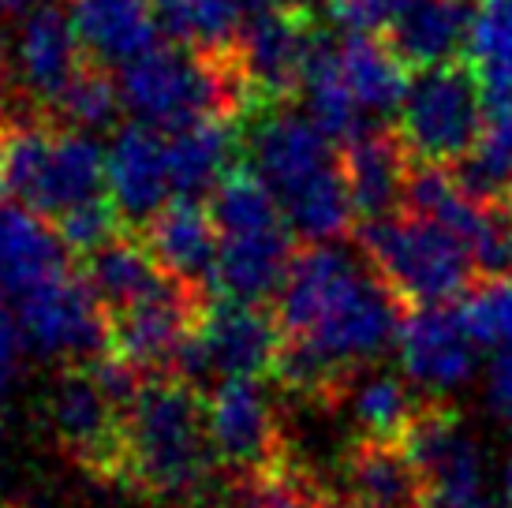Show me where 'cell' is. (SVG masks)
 <instances>
[{
  "label": "cell",
  "mask_w": 512,
  "mask_h": 508,
  "mask_svg": "<svg viewBox=\"0 0 512 508\" xmlns=\"http://www.w3.org/2000/svg\"><path fill=\"white\" fill-rule=\"evenodd\" d=\"M277 322L337 367L359 370L397 344L404 299L382 281L367 254L359 262L337 243H307L277 292Z\"/></svg>",
  "instance_id": "obj_1"
},
{
  "label": "cell",
  "mask_w": 512,
  "mask_h": 508,
  "mask_svg": "<svg viewBox=\"0 0 512 508\" xmlns=\"http://www.w3.org/2000/svg\"><path fill=\"white\" fill-rule=\"evenodd\" d=\"M206 396L180 374H150L124 411L116 482L165 505H187L214 479Z\"/></svg>",
  "instance_id": "obj_2"
},
{
  "label": "cell",
  "mask_w": 512,
  "mask_h": 508,
  "mask_svg": "<svg viewBox=\"0 0 512 508\" xmlns=\"http://www.w3.org/2000/svg\"><path fill=\"white\" fill-rule=\"evenodd\" d=\"M120 90L131 113L165 131L202 116L243 120L255 109V94L236 49L206 53L191 45H157L146 57L124 64Z\"/></svg>",
  "instance_id": "obj_3"
},
{
  "label": "cell",
  "mask_w": 512,
  "mask_h": 508,
  "mask_svg": "<svg viewBox=\"0 0 512 508\" xmlns=\"http://www.w3.org/2000/svg\"><path fill=\"white\" fill-rule=\"evenodd\" d=\"M359 251L382 281L412 307H438L471 288V277H479L468 243L430 217H382L363 221Z\"/></svg>",
  "instance_id": "obj_4"
},
{
  "label": "cell",
  "mask_w": 512,
  "mask_h": 508,
  "mask_svg": "<svg viewBox=\"0 0 512 508\" xmlns=\"http://www.w3.org/2000/svg\"><path fill=\"white\" fill-rule=\"evenodd\" d=\"M486 120V90L471 60L419 71L400 101V135L415 161L445 165L475 150Z\"/></svg>",
  "instance_id": "obj_5"
},
{
  "label": "cell",
  "mask_w": 512,
  "mask_h": 508,
  "mask_svg": "<svg viewBox=\"0 0 512 508\" xmlns=\"http://www.w3.org/2000/svg\"><path fill=\"white\" fill-rule=\"evenodd\" d=\"M15 318L30 352L57 363H94L109 352V311L86 277L72 269L15 299Z\"/></svg>",
  "instance_id": "obj_6"
},
{
  "label": "cell",
  "mask_w": 512,
  "mask_h": 508,
  "mask_svg": "<svg viewBox=\"0 0 512 508\" xmlns=\"http://www.w3.org/2000/svg\"><path fill=\"white\" fill-rule=\"evenodd\" d=\"M243 146L251 154V169L277 195L281 210L341 169L326 131L288 105H258L243 116Z\"/></svg>",
  "instance_id": "obj_7"
},
{
  "label": "cell",
  "mask_w": 512,
  "mask_h": 508,
  "mask_svg": "<svg viewBox=\"0 0 512 508\" xmlns=\"http://www.w3.org/2000/svg\"><path fill=\"white\" fill-rule=\"evenodd\" d=\"M42 411L57 445L75 464L98 479L116 482L120 445H124V408L101 389L94 367L68 363L49 385Z\"/></svg>",
  "instance_id": "obj_8"
},
{
  "label": "cell",
  "mask_w": 512,
  "mask_h": 508,
  "mask_svg": "<svg viewBox=\"0 0 512 508\" xmlns=\"http://www.w3.org/2000/svg\"><path fill=\"white\" fill-rule=\"evenodd\" d=\"M90 53L79 42L72 12L60 4H42L19 19L8 53V75H12V101L8 109L23 116L49 120L53 101L64 94Z\"/></svg>",
  "instance_id": "obj_9"
},
{
  "label": "cell",
  "mask_w": 512,
  "mask_h": 508,
  "mask_svg": "<svg viewBox=\"0 0 512 508\" xmlns=\"http://www.w3.org/2000/svg\"><path fill=\"white\" fill-rule=\"evenodd\" d=\"M206 423L217 464L228 467L236 479L277 475L292 467L281 415L258 378H221L206 400Z\"/></svg>",
  "instance_id": "obj_10"
},
{
  "label": "cell",
  "mask_w": 512,
  "mask_h": 508,
  "mask_svg": "<svg viewBox=\"0 0 512 508\" xmlns=\"http://www.w3.org/2000/svg\"><path fill=\"white\" fill-rule=\"evenodd\" d=\"M318 38L322 30L314 27L311 8H255L251 19H243L236 57L251 83L255 109L288 105L303 94Z\"/></svg>",
  "instance_id": "obj_11"
},
{
  "label": "cell",
  "mask_w": 512,
  "mask_h": 508,
  "mask_svg": "<svg viewBox=\"0 0 512 508\" xmlns=\"http://www.w3.org/2000/svg\"><path fill=\"white\" fill-rule=\"evenodd\" d=\"M202 307L206 292L165 277L154 292L109 314V352L131 359L146 374H172L176 355L199 325Z\"/></svg>",
  "instance_id": "obj_12"
},
{
  "label": "cell",
  "mask_w": 512,
  "mask_h": 508,
  "mask_svg": "<svg viewBox=\"0 0 512 508\" xmlns=\"http://www.w3.org/2000/svg\"><path fill=\"white\" fill-rule=\"evenodd\" d=\"M400 445L427 482V505L464 508L483 497V449L464 434L460 415L441 396H427V404L415 415L412 430L404 434Z\"/></svg>",
  "instance_id": "obj_13"
},
{
  "label": "cell",
  "mask_w": 512,
  "mask_h": 508,
  "mask_svg": "<svg viewBox=\"0 0 512 508\" xmlns=\"http://www.w3.org/2000/svg\"><path fill=\"white\" fill-rule=\"evenodd\" d=\"M206 374L217 378H262L270 374L281 352L285 329L277 314L266 311V303L247 299H206V307L195 325Z\"/></svg>",
  "instance_id": "obj_14"
},
{
  "label": "cell",
  "mask_w": 512,
  "mask_h": 508,
  "mask_svg": "<svg viewBox=\"0 0 512 508\" xmlns=\"http://www.w3.org/2000/svg\"><path fill=\"white\" fill-rule=\"evenodd\" d=\"M105 172H109V198L124 217V225L146 228L176 195L169 165V131L146 120L124 124L105 154Z\"/></svg>",
  "instance_id": "obj_15"
},
{
  "label": "cell",
  "mask_w": 512,
  "mask_h": 508,
  "mask_svg": "<svg viewBox=\"0 0 512 508\" xmlns=\"http://www.w3.org/2000/svg\"><path fill=\"white\" fill-rule=\"evenodd\" d=\"M475 337L460 318V311L438 307H415L404 314L397 337L400 370L427 396H445L475 374Z\"/></svg>",
  "instance_id": "obj_16"
},
{
  "label": "cell",
  "mask_w": 512,
  "mask_h": 508,
  "mask_svg": "<svg viewBox=\"0 0 512 508\" xmlns=\"http://www.w3.org/2000/svg\"><path fill=\"white\" fill-rule=\"evenodd\" d=\"M415 169V154L400 131L363 127L359 135L344 139L341 172L352 198V210L363 221H382L404 210L408 180Z\"/></svg>",
  "instance_id": "obj_17"
},
{
  "label": "cell",
  "mask_w": 512,
  "mask_h": 508,
  "mask_svg": "<svg viewBox=\"0 0 512 508\" xmlns=\"http://www.w3.org/2000/svg\"><path fill=\"white\" fill-rule=\"evenodd\" d=\"M139 232L157 258V266L172 281L187 284L195 292H206L214 284L221 228L214 221V210H202L199 198H176Z\"/></svg>",
  "instance_id": "obj_18"
},
{
  "label": "cell",
  "mask_w": 512,
  "mask_h": 508,
  "mask_svg": "<svg viewBox=\"0 0 512 508\" xmlns=\"http://www.w3.org/2000/svg\"><path fill=\"white\" fill-rule=\"evenodd\" d=\"M296 232L292 225L258 228V232H228L217 251L214 288L221 296L266 303L281 292L288 269L296 262Z\"/></svg>",
  "instance_id": "obj_19"
},
{
  "label": "cell",
  "mask_w": 512,
  "mask_h": 508,
  "mask_svg": "<svg viewBox=\"0 0 512 508\" xmlns=\"http://www.w3.org/2000/svg\"><path fill=\"white\" fill-rule=\"evenodd\" d=\"M68 254L57 225L30 206L0 198V296H27L30 288L68 273Z\"/></svg>",
  "instance_id": "obj_20"
},
{
  "label": "cell",
  "mask_w": 512,
  "mask_h": 508,
  "mask_svg": "<svg viewBox=\"0 0 512 508\" xmlns=\"http://www.w3.org/2000/svg\"><path fill=\"white\" fill-rule=\"evenodd\" d=\"M427 404V393L408 374H393L382 367H359L344 381L333 411H341L356 426L359 438L367 441H404L412 430L415 415Z\"/></svg>",
  "instance_id": "obj_21"
},
{
  "label": "cell",
  "mask_w": 512,
  "mask_h": 508,
  "mask_svg": "<svg viewBox=\"0 0 512 508\" xmlns=\"http://www.w3.org/2000/svg\"><path fill=\"white\" fill-rule=\"evenodd\" d=\"M79 42L98 64H131L161 45L157 0H72Z\"/></svg>",
  "instance_id": "obj_22"
},
{
  "label": "cell",
  "mask_w": 512,
  "mask_h": 508,
  "mask_svg": "<svg viewBox=\"0 0 512 508\" xmlns=\"http://www.w3.org/2000/svg\"><path fill=\"white\" fill-rule=\"evenodd\" d=\"M475 12L479 0H415L385 34L408 68L427 71L464 60L475 30Z\"/></svg>",
  "instance_id": "obj_23"
},
{
  "label": "cell",
  "mask_w": 512,
  "mask_h": 508,
  "mask_svg": "<svg viewBox=\"0 0 512 508\" xmlns=\"http://www.w3.org/2000/svg\"><path fill=\"white\" fill-rule=\"evenodd\" d=\"M243 146V120L202 116L169 131V165L176 198L214 195V187L236 169L232 161Z\"/></svg>",
  "instance_id": "obj_24"
},
{
  "label": "cell",
  "mask_w": 512,
  "mask_h": 508,
  "mask_svg": "<svg viewBox=\"0 0 512 508\" xmlns=\"http://www.w3.org/2000/svg\"><path fill=\"white\" fill-rule=\"evenodd\" d=\"M352 508H427V482L397 441L359 438L344 456Z\"/></svg>",
  "instance_id": "obj_25"
},
{
  "label": "cell",
  "mask_w": 512,
  "mask_h": 508,
  "mask_svg": "<svg viewBox=\"0 0 512 508\" xmlns=\"http://www.w3.org/2000/svg\"><path fill=\"white\" fill-rule=\"evenodd\" d=\"M337 68L367 120L397 113L412 86L408 64L397 57V49L374 34H359V30H348L337 42Z\"/></svg>",
  "instance_id": "obj_26"
},
{
  "label": "cell",
  "mask_w": 512,
  "mask_h": 508,
  "mask_svg": "<svg viewBox=\"0 0 512 508\" xmlns=\"http://www.w3.org/2000/svg\"><path fill=\"white\" fill-rule=\"evenodd\" d=\"M83 277L101 299L109 314L124 311L128 303L154 292L169 273L157 266V258L146 247L139 228H120L113 240H105L98 251L83 254Z\"/></svg>",
  "instance_id": "obj_27"
},
{
  "label": "cell",
  "mask_w": 512,
  "mask_h": 508,
  "mask_svg": "<svg viewBox=\"0 0 512 508\" xmlns=\"http://www.w3.org/2000/svg\"><path fill=\"white\" fill-rule=\"evenodd\" d=\"M456 180L468 195L501 202L512 184V90L486 94L483 135L468 157L456 161Z\"/></svg>",
  "instance_id": "obj_28"
},
{
  "label": "cell",
  "mask_w": 512,
  "mask_h": 508,
  "mask_svg": "<svg viewBox=\"0 0 512 508\" xmlns=\"http://www.w3.org/2000/svg\"><path fill=\"white\" fill-rule=\"evenodd\" d=\"M243 4L247 0H157V15L172 42L221 53L236 49L243 30Z\"/></svg>",
  "instance_id": "obj_29"
},
{
  "label": "cell",
  "mask_w": 512,
  "mask_h": 508,
  "mask_svg": "<svg viewBox=\"0 0 512 508\" xmlns=\"http://www.w3.org/2000/svg\"><path fill=\"white\" fill-rule=\"evenodd\" d=\"M124 105V90L109 75V64H98V60H86L79 75L64 86V94L53 101L49 109V124L57 127H75V131H90L98 135L105 127L116 124V116Z\"/></svg>",
  "instance_id": "obj_30"
},
{
  "label": "cell",
  "mask_w": 512,
  "mask_h": 508,
  "mask_svg": "<svg viewBox=\"0 0 512 508\" xmlns=\"http://www.w3.org/2000/svg\"><path fill=\"white\" fill-rule=\"evenodd\" d=\"M468 57L486 94L512 90V0H479Z\"/></svg>",
  "instance_id": "obj_31"
},
{
  "label": "cell",
  "mask_w": 512,
  "mask_h": 508,
  "mask_svg": "<svg viewBox=\"0 0 512 508\" xmlns=\"http://www.w3.org/2000/svg\"><path fill=\"white\" fill-rule=\"evenodd\" d=\"M460 318L468 325L475 344L483 348H505L512 344V277H483L468 288V296L460 303Z\"/></svg>",
  "instance_id": "obj_32"
},
{
  "label": "cell",
  "mask_w": 512,
  "mask_h": 508,
  "mask_svg": "<svg viewBox=\"0 0 512 508\" xmlns=\"http://www.w3.org/2000/svg\"><path fill=\"white\" fill-rule=\"evenodd\" d=\"M53 225H57V232L64 236V243H68L75 254L98 251L101 243L113 240L120 228H128L109 195L94 198V202H83V206H72L68 213H60Z\"/></svg>",
  "instance_id": "obj_33"
},
{
  "label": "cell",
  "mask_w": 512,
  "mask_h": 508,
  "mask_svg": "<svg viewBox=\"0 0 512 508\" xmlns=\"http://www.w3.org/2000/svg\"><path fill=\"white\" fill-rule=\"evenodd\" d=\"M311 479H299L292 467L277 475H258V479H240L236 497L225 508H307L311 505Z\"/></svg>",
  "instance_id": "obj_34"
},
{
  "label": "cell",
  "mask_w": 512,
  "mask_h": 508,
  "mask_svg": "<svg viewBox=\"0 0 512 508\" xmlns=\"http://www.w3.org/2000/svg\"><path fill=\"white\" fill-rule=\"evenodd\" d=\"M412 4L415 0H329V12L344 30L378 34V30L393 27Z\"/></svg>",
  "instance_id": "obj_35"
},
{
  "label": "cell",
  "mask_w": 512,
  "mask_h": 508,
  "mask_svg": "<svg viewBox=\"0 0 512 508\" xmlns=\"http://www.w3.org/2000/svg\"><path fill=\"white\" fill-rule=\"evenodd\" d=\"M486 400H490V411L498 415L501 423H512V344L498 348V359L490 363Z\"/></svg>",
  "instance_id": "obj_36"
},
{
  "label": "cell",
  "mask_w": 512,
  "mask_h": 508,
  "mask_svg": "<svg viewBox=\"0 0 512 508\" xmlns=\"http://www.w3.org/2000/svg\"><path fill=\"white\" fill-rule=\"evenodd\" d=\"M23 348H27V340H23L19 318L8 307H0V396L8 393V385H12Z\"/></svg>",
  "instance_id": "obj_37"
},
{
  "label": "cell",
  "mask_w": 512,
  "mask_h": 508,
  "mask_svg": "<svg viewBox=\"0 0 512 508\" xmlns=\"http://www.w3.org/2000/svg\"><path fill=\"white\" fill-rule=\"evenodd\" d=\"M42 4H49V0H0V27L12 23V19H23V15H30Z\"/></svg>",
  "instance_id": "obj_38"
},
{
  "label": "cell",
  "mask_w": 512,
  "mask_h": 508,
  "mask_svg": "<svg viewBox=\"0 0 512 508\" xmlns=\"http://www.w3.org/2000/svg\"><path fill=\"white\" fill-rule=\"evenodd\" d=\"M251 8H311V0H247Z\"/></svg>",
  "instance_id": "obj_39"
},
{
  "label": "cell",
  "mask_w": 512,
  "mask_h": 508,
  "mask_svg": "<svg viewBox=\"0 0 512 508\" xmlns=\"http://www.w3.org/2000/svg\"><path fill=\"white\" fill-rule=\"evenodd\" d=\"M427 508H441V505H427ZM464 508H512V505L509 501H486V497H479V501H471Z\"/></svg>",
  "instance_id": "obj_40"
},
{
  "label": "cell",
  "mask_w": 512,
  "mask_h": 508,
  "mask_svg": "<svg viewBox=\"0 0 512 508\" xmlns=\"http://www.w3.org/2000/svg\"><path fill=\"white\" fill-rule=\"evenodd\" d=\"M501 482H505V501L512 505V456L505 460V471H501Z\"/></svg>",
  "instance_id": "obj_41"
},
{
  "label": "cell",
  "mask_w": 512,
  "mask_h": 508,
  "mask_svg": "<svg viewBox=\"0 0 512 508\" xmlns=\"http://www.w3.org/2000/svg\"><path fill=\"white\" fill-rule=\"evenodd\" d=\"M501 202H505V210L512 213V184H509V191H505V198H501Z\"/></svg>",
  "instance_id": "obj_42"
}]
</instances>
